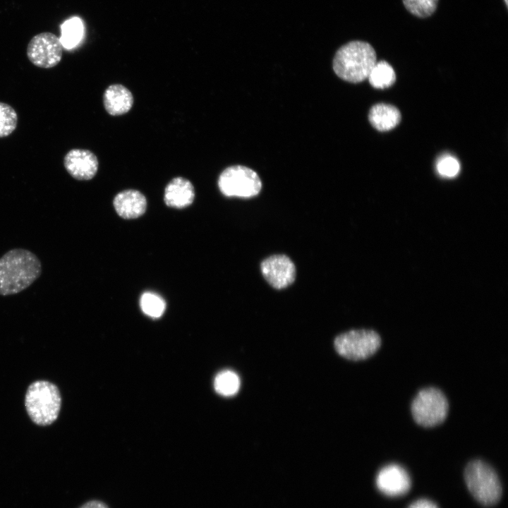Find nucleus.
Returning <instances> with one entry per match:
<instances>
[{"mask_svg":"<svg viewBox=\"0 0 508 508\" xmlns=\"http://www.w3.org/2000/svg\"><path fill=\"white\" fill-rule=\"evenodd\" d=\"M42 263L32 251L13 248L0 258V296L18 294L42 274Z\"/></svg>","mask_w":508,"mask_h":508,"instance_id":"nucleus-1","label":"nucleus"},{"mask_svg":"<svg viewBox=\"0 0 508 508\" xmlns=\"http://www.w3.org/2000/svg\"><path fill=\"white\" fill-rule=\"evenodd\" d=\"M376 62V52L370 44L353 40L337 51L332 65L334 73L340 78L356 83L368 78Z\"/></svg>","mask_w":508,"mask_h":508,"instance_id":"nucleus-2","label":"nucleus"},{"mask_svg":"<svg viewBox=\"0 0 508 508\" xmlns=\"http://www.w3.org/2000/svg\"><path fill=\"white\" fill-rule=\"evenodd\" d=\"M464 478L470 493L480 504L490 507L500 500L502 488L500 478L485 461L480 459L469 461L464 468Z\"/></svg>","mask_w":508,"mask_h":508,"instance_id":"nucleus-3","label":"nucleus"},{"mask_svg":"<svg viewBox=\"0 0 508 508\" xmlns=\"http://www.w3.org/2000/svg\"><path fill=\"white\" fill-rule=\"evenodd\" d=\"M61 398L56 385L39 380L28 389L25 404L32 421L40 425L52 424L57 418L61 409Z\"/></svg>","mask_w":508,"mask_h":508,"instance_id":"nucleus-4","label":"nucleus"},{"mask_svg":"<svg viewBox=\"0 0 508 508\" xmlns=\"http://www.w3.org/2000/svg\"><path fill=\"white\" fill-rule=\"evenodd\" d=\"M449 404L445 394L434 387L421 389L411 406L414 421L423 427L441 424L446 419Z\"/></svg>","mask_w":508,"mask_h":508,"instance_id":"nucleus-5","label":"nucleus"},{"mask_svg":"<svg viewBox=\"0 0 508 508\" xmlns=\"http://www.w3.org/2000/svg\"><path fill=\"white\" fill-rule=\"evenodd\" d=\"M380 345V336L373 329L349 330L338 335L334 341L337 352L342 357L353 361L369 358Z\"/></svg>","mask_w":508,"mask_h":508,"instance_id":"nucleus-6","label":"nucleus"},{"mask_svg":"<svg viewBox=\"0 0 508 508\" xmlns=\"http://www.w3.org/2000/svg\"><path fill=\"white\" fill-rule=\"evenodd\" d=\"M218 186L225 196L249 198L259 194L262 182L253 169L235 165L225 169L220 174Z\"/></svg>","mask_w":508,"mask_h":508,"instance_id":"nucleus-7","label":"nucleus"},{"mask_svg":"<svg viewBox=\"0 0 508 508\" xmlns=\"http://www.w3.org/2000/svg\"><path fill=\"white\" fill-rule=\"evenodd\" d=\"M27 56L35 66L50 68L59 64L63 56V46L59 37L49 32L35 35L27 46Z\"/></svg>","mask_w":508,"mask_h":508,"instance_id":"nucleus-8","label":"nucleus"},{"mask_svg":"<svg viewBox=\"0 0 508 508\" xmlns=\"http://www.w3.org/2000/svg\"><path fill=\"white\" fill-rule=\"evenodd\" d=\"M260 270L265 280L274 289H282L290 286L296 278V267L286 255H273L260 264Z\"/></svg>","mask_w":508,"mask_h":508,"instance_id":"nucleus-9","label":"nucleus"},{"mask_svg":"<svg viewBox=\"0 0 508 508\" xmlns=\"http://www.w3.org/2000/svg\"><path fill=\"white\" fill-rule=\"evenodd\" d=\"M377 488L385 495L402 496L411 489V480L407 471L397 464L382 467L375 478Z\"/></svg>","mask_w":508,"mask_h":508,"instance_id":"nucleus-10","label":"nucleus"},{"mask_svg":"<svg viewBox=\"0 0 508 508\" xmlns=\"http://www.w3.org/2000/svg\"><path fill=\"white\" fill-rule=\"evenodd\" d=\"M66 171L75 179L87 181L96 174L99 162L96 155L86 149H72L64 157Z\"/></svg>","mask_w":508,"mask_h":508,"instance_id":"nucleus-11","label":"nucleus"},{"mask_svg":"<svg viewBox=\"0 0 508 508\" xmlns=\"http://www.w3.org/2000/svg\"><path fill=\"white\" fill-rule=\"evenodd\" d=\"M114 206L120 217L124 219H135L145 213L147 200L140 192L126 190L115 196Z\"/></svg>","mask_w":508,"mask_h":508,"instance_id":"nucleus-12","label":"nucleus"},{"mask_svg":"<svg viewBox=\"0 0 508 508\" xmlns=\"http://www.w3.org/2000/svg\"><path fill=\"white\" fill-rule=\"evenodd\" d=\"M194 198L193 186L185 178L176 177L165 188L164 202L169 207H186L193 202Z\"/></svg>","mask_w":508,"mask_h":508,"instance_id":"nucleus-13","label":"nucleus"},{"mask_svg":"<svg viewBox=\"0 0 508 508\" xmlns=\"http://www.w3.org/2000/svg\"><path fill=\"white\" fill-rule=\"evenodd\" d=\"M106 111L112 116L127 113L133 106V97L131 91L120 84L108 87L103 95Z\"/></svg>","mask_w":508,"mask_h":508,"instance_id":"nucleus-14","label":"nucleus"},{"mask_svg":"<svg viewBox=\"0 0 508 508\" xmlns=\"http://www.w3.org/2000/svg\"><path fill=\"white\" fill-rule=\"evenodd\" d=\"M401 118V113L396 107L384 103L373 106L368 114L370 124L379 131L392 130L399 123Z\"/></svg>","mask_w":508,"mask_h":508,"instance_id":"nucleus-15","label":"nucleus"},{"mask_svg":"<svg viewBox=\"0 0 508 508\" xmlns=\"http://www.w3.org/2000/svg\"><path fill=\"white\" fill-rule=\"evenodd\" d=\"M368 79L373 87L385 89L394 83L396 74L389 63L385 61H380L376 62L370 71Z\"/></svg>","mask_w":508,"mask_h":508,"instance_id":"nucleus-16","label":"nucleus"},{"mask_svg":"<svg viewBox=\"0 0 508 508\" xmlns=\"http://www.w3.org/2000/svg\"><path fill=\"white\" fill-rule=\"evenodd\" d=\"M60 41L63 47L71 49L80 42L84 32L81 20L77 17L66 20L61 26Z\"/></svg>","mask_w":508,"mask_h":508,"instance_id":"nucleus-17","label":"nucleus"},{"mask_svg":"<svg viewBox=\"0 0 508 508\" xmlns=\"http://www.w3.org/2000/svg\"><path fill=\"white\" fill-rule=\"evenodd\" d=\"M214 387L220 395L230 397L236 394L240 387V380L234 372L225 370L219 372L214 378Z\"/></svg>","mask_w":508,"mask_h":508,"instance_id":"nucleus-18","label":"nucleus"},{"mask_svg":"<svg viewBox=\"0 0 508 508\" xmlns=\"http://www.w3.org/2000/svg\"><path fill=\"white\" fill-rule=\"evenodd\" d=\"M140 308L145 315L153 318H158L164 313L166 303L158 294L145 292L140 298Z\"/></svg>","mask_w":508,"mask_h":508,"instance_id":"nucleus-19","label":"nucleus"},{"mask_svg":"<svg viewBox=\"0 0 508 508\" xmlns=\"http://www.w3.org/2000/svg\"><path fill=\"white\" fill-rule=\"evenodd\" d=\"M18 114L9 104L0 102V138L11 135L16 128Z\"/></svg>","mask_w":508,"mask_h":508,"instance_id":"nucleus-20","label":"nucleus"},{"mask_svg":"<svg viewBox=\"0 0 508 508\" xmlns=\"http://www.w3.org/2000/svg\"><path fill=\"white\" fill-rule=\"evenodd\" d=\"M405 8L416 17L425 18L437 9L438 0H402Z\"/></svg>","mask_w":508,"mask_h":508,"instance_id":"nucleus-21","label":"nucleus"},{"mask_svg":"<svg viewBox=\"0 0 508 508\" xmlns=\"http://www.w3.org/2000/svg\"><path fill=\"white\" fill-rule=\"evenodd\" d=\"M436 167L441 176L449 178L456 176L460 170L459 161L451 155H445L440 157L437 162Z\"/></svg>","mask_w":508,"mask_h":508,"instance_id":"nucleus-22","label":"nucleus"},{"mask_svg":"<svg viewBox=\"0 0 508 508\" xmlns=\"http://www.w3.org/2000/svg\"><path fill=\"white\" fill-rule=\"evenodd\" d=\"M408 508H439L433 501L428 499H419L413 502Z\"/></svg>","mask_w":508,"mask_h":508,"instance_id":"nucleus-23","label":"nucleus"},{"mask_svg":"<svg viewBox=\"0 0 508 508\" xmlns=\"http://www.w3.org/2000/svg\"><path fill=\"white\" fill-rule=\"evenodd\" d=\"M80 508H109L103 502L99 500L89 501L83 504Z\"/></svg>","mask_w":508,"mask_h":508,"instance_id":"nucleus-24","label":"nucleus"},{"mask_svg":"<svg viewBox=\"0 0 508 508\" xmlns=\"http://www.w3.org/2000/svg\"><path fill=\"white\" fill-rule=\"evenodd\" d=\"M504 1L505 4H506V6H507V5H508V1H507V0H504Z\"/></svg>","mask_w":508,"mask_h":508,"instance_id":"nucleus-25","label":"nucleus"}]
</instances>
